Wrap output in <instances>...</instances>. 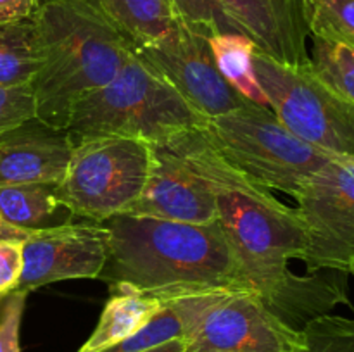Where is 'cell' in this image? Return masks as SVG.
<instances>
[{"label":"cell","instance_id":"cell-1","mask_svg":"<svg viewBox=\"0 0 354 352\" xmlns=\"http://www.w3.org/2000/svg\"><path fill=\"white\" fill-rule=\"evenodd\" d=\"M161 145L207 183L225 235L254 290L280 321L303 331L334 307L349 304L348 273L327 269L297 276L290 271V259H301L306 252V226L297 209L242 175L216 150L203 128Z\"/></svg>","mask_w":354,"mask_h":352},{"label":"cell","instance_id":"cell-2","mask_svg":"<svg viewBox=\"0 0 354 352\" xmlns=\"http://www.w3.org/2000/svg\"><path fill=\"white\" fill-rule=\"evenodd\" d=\"M107 259L99 280L158 299L216 290H252L220 221L209 224L118 214L104 221Z\"/></svg>","mask_w":354,"mask_h":352},{"label":"cell","instance_id":"cell-3","mask_svg":"<svg viewBox=\"0 0 354 352\" xmlns=\"http://www.w3.org/2000/svg\"><path fill=\"white\" fill-rule=\"evenodd\" d=\"M33 19L41 48L37 117L66 130L75 107L116 78L133 45L97 0H41Z\"/></svg>","mask_w":354,"mask_h":352},{"label":"cell","instance_id":"cell-4","mask_svg":"<svg viewBox=\"0 0 354 352\" xmlns=\"http://www.w3.org/2000/svg\"><path fill=\"white\" fill-rule=\"evenodd\" d=\"M206 123V117L144 64L133 48L116 78L75 107L66 130L73 144L95 137H121L161 145Z\"/></svg>","mask_w":354,"mask_h":352},{"label":"cell","instance_id":"cell-5","mask_svg":"<svg viewBox=\"0 0 354 352\" xmlns=\"http://www.w3.org/2000/svg\"><path fill=\"white\" fill-rule=\"evenodd\" d=\"M203 131L252 183L292 199L313 173L335 159L294 135L272 107L254 102L207 119Z\"/></svg>","mask_w":354,"mask_h":352},{"label":"cell","instance_id":"cell-6","mask_svg":"<svg viewBox=\"0 0 354 352\" xmlns=\"http://www.w3.org/2000/svg\"><path fill=\"white\" fill-rule=\"evenodd\" d=\"M162 302L183 328L185 352H304V331L292 330L252 290L187 293Z\"/></svg>","mask_w":354,"mask_h":352},{"label":"cell","instance_id":"cell-7","mask_svg":"<svg viewBox=\"0 0 354 352\" xmlns=\"http://www.w3.org/2000/svg\"><path fill=\"white\" fill-rule=\"evenodd\" d=\"M151 145L135 138L95 137L73 147L64 178L54 186L62 207L102 224L127 213L140 197L151 169Z\"/></svg>","mask_w":354,"mask_h":352},{"label":"cell","instance_id":"cell-8","mask_svg":"<svg viewBox=\"0 0 354 352\" xmlns=\"http://www.w3.org/2000/svg\"><path fill=\"white\" fill-rule=\"evenodd\" d=\"M252 69L270 107L301 140L335 155L354 159V106L306 68H290L254 48Z\"/></svg>","mask_w":354,"mask_h":352},{"label":"cell","instance_id":"cell-9","mask_svg":"<svg viewBox=\"0 0 354 352\" xmlns=\"http://www.w3.org/2000/svg\"><path fill=\"white\" fill-rule=\"evenodd\" d=\"M296 209L306 226L308 273H351L354 264V159L335 157L297 190Z\"/></svg>","mask_w":354,"mask_h":352},{"label":"cell","instance_id":"cell-10","mask_svg":"<svg viewBox=\"0 0 354 352\" xmlns=\"http://www.w3.org/2000/svg\"><path fill=\"white\" fill-rule=\"evenodd\" d=\"M135 54L206 119L249 104L220 72L209 40L190 31L185 24L154 43L135 48Z\"/></svg>","mask_w":354,"mask_h":352},{"label":"cell","instance_id":"cell-11","mask_svg":"<svg viewBox=\"0 0 354 352\" xmlns=\"http://www.w3.org/2000/svg\"><path fill=\"white\" fill-rule=\"evenodd\" d=\"M107 259V231L92 221L37 230L23 242V273L16 290L41 289L62 280H99Z\"/></svg>","mask_w":354,"mask_h":352},{"label":"cell","instance_id":"cell-12","mask_svg":"<svg viewBox=\"0 0 354 352\" xmlns=\"http://www.w3.org/2000/svg\"><path fill=\"white\" fill-rule=\"evenodd\" d=\"M151 169L144 190L123 214L189 224L216 221V202L207 183L165 145H151Z\"/></svg>","mask_w":354,"mask_h":352},{"label":"cell","instance_id":"cell-13","mask_svg":"<svg viewBox=\"0 0 354 352\" xmlns=\"http://www.w3.org/2000/svg\"><path fill=\"white\" fill-rule=\"evenodd\" d=\"M223 16L256 50L290 68L311 64L301 0H216Z\"/></svg>","mask_w":354,"mask_h":352},{"label":"cell","instance_id":"cell-14","mask_svg":"<svg viewBox=\"0 0 354 352\" xmlns=\"http://www.w3.org/2000/svg\"><path fill=\"white\" fill-rule=\"evenodd\" d=\"M73 147L68 130L38 117L0 135V186H55L64 178Z\"/></svg>","mask_w":354,"mask_h":352},{"label":"cell","instance_id":"cell-15","mask_svg":"<svg viewBox=\"0 0 354 352\" xmlns=\"http://www.w3.org/2000/svg\"><path fill=\"white\" fill-rule=\"evenodd\" d=\"M109 292L111 297L104 306L99 323L76 352H100L113 347L140 331L165 309L161 299L128 286H111Z\"/></svg>","mask_w":354,"mask_h":352},{"label":"cell","instance_id":"cell-16","mask_svg":"<svg viewBox=\"0 0 354 352\" xmlns=\"http://www.w3.org/2000/svg\"><path fill=\"white\" fill-rule=\"evenodd\" d=\"M97 3L133 48L154 43L183 24L173 0H97Z\"/></svg>","mask_w":354,"mask_h":352},{"label":"cell","instance_id":"cell-17","mask_svg":"<svg viewBox=\"0 0 354 352\" xmlns=\"http://www.w3.org/2000/svg\"><path fill=\"white\" fill-rule=\"evenodd\" d=\"M0 219L37 231L71 223L73 214L55 199L52 185H9L0 186Z\"/></svg>","mask_w":354,"mask_h":352},{"label":"cell","instance_id":"cell-18","mask_svg":"<svg viewBox=\"0 0 354 352\" xmlns=\"http://www.w3.org/2000/svg\"><path fill=\"white\" fill-rule=\"evenodd\" d=\"M40 66V38L33 17L0 24V86L33 83Z\"/></svg>","mask_w":354,"mask_h":352},{"label":"cell","instance_id":"cell-19","mask_svg":"<svg viewBox=\"0 0 354 352\" xmlns=\"http://www.w3.org/2000/svg\"><path fill=\"white\" fill-rule=\"evenodd\" d=\"M209 47L223 78L249 102L270 107L252 69L254 43L242 33H218L209 38Z\"/></svg>","mask_w":354,"mask_h":352},{"label":"cell","instance_id":"cell-20","mask_svg":"<svg viewBox=\"0 0 354 352\" xmlns=\"http://www.w3.org/2000/svg\"><path fill=\"white\" fill-rule=\"evenodd\" d=\"M301 10L311 37L354 47V0H301Z\"/></svg>","mask_w":354,"mask_h":352},{"label":"cell","instance_id":"cell-21","mask_svg":"<svg viewBox=\"0 0 354 352\" xmlns=\"http://www.w3.org/2000/svg\"><path fill=\"white\" fill-rule=\"evenodd\" d=\"M310 61L317 78L354 106V47L313 38Z\"/></svg>","mask_w":354,"mask_h":352},{"label":"cell","instance_id":"cell-22","mask_svg":"<svg viewBox=\"0 0 354 352\" xmlns=\"http://www.w3.org/2000/svg\"><path fill=\"white\" fill-rule=\"evenodd\" d=\"M304 352H354V317L327 314L304 328Z\"/></svg>","mask_w":354,"mask_h":352},{"label":"cell","instance_id":"cell-23","mask_svg":"<svg viewBox=\"0 0 354 352\" xmlns=\"http://www.w3.org/2000/svg\"><path fill=\"white\" fill-rule=\"evenodd\" d=\"M183 340V328L175 311L165 304V309L156 314L140 331L127 340L100 352H144L169 340Z\"/></svg>","mask_w":354,"mask_h":352},{"label":"cell","instance_id":"cell-24","mask_svg":"<svg viewBox=\"0 0 354 352\" xmlns=\"http://www.w3.org/2000/svg\"><path fill=\"white\" fill-rule=\"evenodd\" d=\"M173 3L182 23L207 40L218 33H239L223 16L216 0H173Z\"/></svg>","mask_w":354,"mask_h":352},{"label":"cell","instance_id":"cell-25","mask_svg":"<svg viewBox=\"0 0 354 352\" xmlns=\"http://www.w3.org/2000/svg\"><path fill=\"white\" fill-rule=\"evenodd\" d=\"M37 117L33 83L0 86V135Z\"/></svg>","mask_w":354,"mask_h":352},{"label":"cell","instance_id":"cell-26","mask_svg":"<svg viewBox=\"0 0 354 352\" xmlns=\"http://www.w3.org/2000/svg\"><path fill=\"white\" fill-rule=\"evenodd\" d=\"M28 292L12 290L0 307V352H21L19 331Z\"/></svg>","mask_w":354,"mask_h":352},{"label":"cell","instance_id":"cell-27","mask_svg":"<svg viewBox=\"0 0 354 352\" xmlns=\"http://www.w3.org/2000/svg\"><path fill=\"white\" fill-rule=\"evenodd\" d=\"M23 273V242H0V295L16 290Z\"/></svg>","mask_w":354,"mask_h":352},{"label":"cell","instance_id":"cell-28","mask_svg":"<svg viewBox=\"0 0 354 352\" xmlns=\"http://www.w3.org/2000/svg\"><path fill=\"white\" fill-rule=\"evenodd\" d=\"M41 0H0V24L30 19Z\"/></svg>","mask_w":354,"mask_h":352},{"label":"cell","instance_id":"cell-29","mask_svg":"<svg viewBox=\"0 0 354 352\" xmlns=\"http://www.w3.org/2000/svg\"><path fill=\"white\" fill-rule=\"evenodd\" d=\"M31 233L33 231L12 226V224L0 219V242H24Z\"/></svg>","mask_w":354,"mask_h":352},{"label":"cell","instance_id":"cell-30","mask_svg":"<svg viewBox=\"0 0 354 352\" xmlns=\"http://www.w3.org/2000/svg\"><path fill=\"white\" fill-rule=\"evenodd\" d=\"M144 352H185V344L178 338V340H169L166 344H161L158 347H152Z\"/></svg>","mask_w":354,"mask_h":352},{"label":"cell","instance_id":"cell-31","mask_svg":"<svg viewBox=\"0 0 354 352\" xmlns=\"http://www.w3.org/2000/svg\"><path fill=\"white\" fill-rule=\"evenodd\" d=\"M3 299H6V295H0V307H2V302H3Z\"/></svg>","mask_w":354,"mask_h":352},{"label":"cell","instance_id":"cell-32","mask_svg":"<svg viewBox=\"0 0 354 352\" xmlns=\"http://www.w3.org/2000/svg\"><path fill=\"white\" fill-rule=\"evenodd\" d=\"M349 275H353V276H354V264H353V268H351V273H349Z\"/></svg>","mask_w":354,"mask_h":352}]
</instances>
